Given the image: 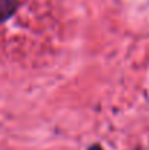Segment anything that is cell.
Masks as SVG:
<instances>
[{
	"label": "cell",
	"instance_id": "1",
	"mask_svg": "<svg viewBox=\"0 0 149 150\" xmlns=\"http://www.w3.org/2000/svg\"><path fill=\"white\" fill-rule=\"evenodd\" d=\"M16 9V0H0V21L7 19Z\"/></svg>",
	"mask_w": 149,
	"mask_h": 150
}]
</instances>
